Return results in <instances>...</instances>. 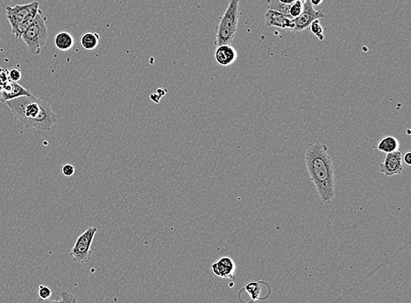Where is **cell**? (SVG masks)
<instances>
[{
    "label": "cell",
    "instance_id": "obj_10",
    "mask_svg": "<svg viewBox=\"0 0 411 303\" xmlns=\"http://www.w3.org/2000/svg\"><path fill=\"white\" fill-rule=\"evenodd\" d=\"M31 95L32 93L28 90H26L18 82L8 81L2 87V90L0 91V102L5 103L10 100Z\"/></svg>",
    "mask_w": 411,
    "mask_h": 303
},
{
    "label": "cell",
    "instance_id": "obj_25",
    "mask_svg": "<svg viewBox=\"0 0 411 303\" xmlns=\"http://www.w3.org/2000/svg\"><path fill=\"white\" fill-rule=\"evenodd\" d=\"M309 1H310V4H312L313 6H317V5H320L324 0H309Z\"/></svg>",
    "mask_w": 411,
    "mask_h": 303
},
{
    "label": "cell",
    "instance_id": "obj_9",
    "mask_svg": "<svg viewBox=\"0 0 411 303\" xmlns=\"http://www.w3.org/2000/svg\"><path fill=\"white\" fill-rule=\"evenodd\" d=\"M265 24L267 26H275L282 29L294 30V21L289 15L267 10L265 13Z\"/></svg>",
    "mask_w": 411,
    "mask_h": 303
},
{
    "label": "cell",
    "instance_id": "obj_5",
    "mask_svg": "<svg viewBox=\"0 0 411 303\" xmlns=\"http://www.w3.org/2000/svg\"><path fill=\"white\" fill-rule=\"evenodd\" d=\"M99 229L95 226L90 227L79 236L75 242L74 246L70 250V256L79 264H84L90 261L91 258V245L95 235Z\"/></svg>",
    "mask_w": 411,
    "mask_h": 303
},
{
    "label": "cell",
    "instance_id": "obj_12",
    "mask_svg": "<svg viewBox=\"0 0 411 303\" xmlns=\"http://www.w3.org/2000/svg\"><path fill=\"white\" fill-rule=\"evenodd\" d=\"M238 53L231 45H221L215 50V60L223 67H228L236 62Z\"/></svg>",
    "mask_w": 411,
    "mask_h": 303
},
{
    "label": "cell",
    "instance_id": "obj_22",
    "mask_svg": "<svg viewBox=\"0 0 411 303\" xmlns=\"http://www.w3.org/2000/svg\"><path fill=\"white\" fill-rule=\"evenodd\" d=\"M62 173L64 177H73L75 174L74 166H72L71 164L63 165L62 168Z\"/></svg>",
    "mask_w": 411,
    "mask_h": 303
},
{
    "label": "cell",
    "instance_id": "obj_4",
    "mask_svg": "<svg viewBox=\"0 0 411 303\" xmlns=\"http://www.w3.org/2000/svg\"><path fill=\"white\" fill-rule=\"evenodd\" d=\"M46 22L47 18L40 9L33 23L21 35V39L24 41L27 50L34 55L41 53V49L48 41L49 29Z\"/></svg>",
    "mask_w": 411,
    "mask_h": 303
},
{
    "label": "cell",
    "instance_id": "obj_3",
    "mask_svg": "<svg viewBox=\"0 0 411 303\" xmlns=\"http://www.w3.org/2000/svg\"><path fill=\"white\" fill-rule=\"evenodd\" d=\"M239 15V0H229L225 13L219 18L216 27L214 45H231L238 29Z\"/></svg>",
    "mask_w": 411,
    "mask_h": 303
},
{
    "label": "cell",
    "instance_id": "obj_1",
    "mask_svg": "<svg viewBox=\"0 0 411 303\" xmlns=\"http://www.w3.org/2000/svg\"><path fill=\"white\" fill-rule=\"evenodd\" d=\"M305 166L321 201L328 204L335 197L333 160L325 144L311 142L305 149Z\"/></svg>",
    "mask_w": 411,
    "mask_h": 303
},
{
    "label": "cell",
    "instance_id": "obj_17",
    "mask_svg": "<svg viewBox=\"0 0 411 303\" xmlns=\"http://www.w3.org/2000/svg\"><path fill=\"white\" fill-rule=\"evenodd\" d=\"M290 4H283L279 0H268L267 1V10L275 11L277 13L288 15Z\"/></svg>",
    "mask_w": 411,
    "mask_h": 303
},
{
    "label": "cell",
    "instance_id": "obj_23",
    "mask_svg": "<svg viewBox=\"0 0 411 303\" xmlns=\"http://www.w3.org/2000/svg\"><path fill=\"white\" fill-rule=\"evenodd\" d=\"M8 81V72H7V70L0 68V87L2 88Z\"/></svg>",
    "mask_w": 411,
    "mask_h": 303
},
{
    "label": "cell",
    "instance_id": "obj_15",
    "mask_svg": "<svg viewBox=\"0 0 411 303\" xmlns=\"http://www.w3.org/2000/svg\"><path fill=\"white\" fill-rule=\"evenodd\" d=\"M99 41H100V36H99V33L87 32V33L82 34L80 42H81V45H82L83 50H87V51H92V50H96L98 48Z\"/></svg>",
    "mask_w": 411,
    "mask_h": 303
},
{
    "label": "cell",
    "instance_id": "obj_16",
    "mask_svg": "<svg viewBox=\"0 0 411 303\" xmlns=\"http://www.w3.org/2000/svg\"><path fill=\"white\" fill-rule=\"evenodd\" d=\"M60 297L61 298L59 300H43L39 298L35 303H77V300L76 298V296L70 293L69 291L61 292Z\"/></svg>",
    "mask_w": 411,
    "mask_h": 303
},
{
    "label": "cell",
    "instance_id": "obj_6",
    "mask_svg": "<svg viewBox=\"0 0 411 303\" xmlns=\"http://www.w3.org/2000/svg\"><path fill=\"white\" fill-rule=\"evenodd\" d=\"M40 9V3L38 1H33L31 3L25 4H16L14 6H6L5 17L11 25L12 33H14L17 27L22 21L28 16L30 13Z\"/></svg>",
    "mask_w": 411,
    "mask_h": 303
},
{
    "label": "cell",
    "instance_id": "obj_18",
    "mask_svg": "<svg viewBox=\"0 0 411 303\" xmlns=\"http://www.w3.org/2000/svg\"><path fill=\"white\" fill-rule=\"evenodd\" d=\"M304 4H305L304 1L296 0V2H294L293 4H290L288 15L291 17L293 20L296 19L298 16H300L301 13H303Z\"/></svg>",
    "mask_w": 411,
    "mask_h": 303
},
{
    "label": "cell",
    "instance_id": "obj_14",
    "mask_svg": "<svg viewBox=\"0 0 411 303\" xmlns=\"http://www.w3.org/2000/svg\"><path fill=\"white\" fill-rule=\"evenodd\" d=\"M400 143L398 139L394 136H386L380 140L377 145V149L385 153H390L393 152L398 151Z\"/></svg>",
    "mask_w": 411,
    "mask_h": 303
},
{
    "label": "cell",
    "instance_id": "obj_11",
    "mask_svg": "<svg viewBox=\"0 0 411 303\" xmlns=\"http://www.w3.org/2000/svg\"><path fill=\"white\" fill-rule=\"evenodd\" d=\"M211 270L215 275L219 278H233L236 272V265L232 258L230 257H222L218 261L213 263Z\"/></svg>",
    "mask_w": 411,
    "mask_h": 303
},
{
    "label": "cell",
    "instance_id": "obj_21",
    "mask_svg": "<svg viewBox=\"0 0 411 303\" xmlns=\"http://www.w3.org/2000/svg\"><path fill=\"white\" fill-rule=\"evenodd\" d=\"M9 81L18 82L21 79V71L20 70H12L8 73Z\"/></svg>",
    "mask_w": 411,
    "mask_h": 303
},
{
    "label": "cell",
    "instance_id": "obj_13",
    "mask_svg": "<svg viewBox=\"0 0 411 303\" xmlns=\"http://www.w3.org/2000/svg\"><path fill=\"white\" fill-rule=\"evenodd\" d=\"M53 42L57 50L66 52L74 47L75 39L69 32L61 31L54 36Z\"/></svg>",
    "mask_w": 411,
    "mask_h": 303
},
{
    "label": "cell",
    "instance_id": "obj_8",
    "mask_svg": "<svg viewBox=\"0 0 411 303\" xmlns=\"http://www.w3.org/2000/svg\"><path fill=\"white\" fill-rule=\"evenodd\" d=\"M403 168V154L399 150L386 153L385 159L380 165V171L386 177L401 175Z\"/></svg>",
    "mask_w": 411,
    "mask_h": 303
},
{
    "label": "cell",
    "instance_id": "obj_19",
    "mask_svg": "<svg viewBox=\"0 0 411 303\" xmlns=\"http://www.w3.org/2000/svg\"><path fill=\"white\" fill-rule=\"evenodd\" d=\"M309 28L311 33L316 36V37L319 40V41H324L325 39V34H324V28L321 25L320 21L319 20H316L313 21L312 23L309 25Z\"/></svg>",
    "mask_w": 411,
    "mask_h": 303
},
{
    "label": "cell",
    "instance_id": "obj_20",
    "mask_svg": "<svg viewBox=\"0 0 411 303\" xmlns=\"http://www.w3.org/2000/svg\"><path fill=\"white\" fill-rule=\"evenodd\" d=\"M38 295L41 299H50L52 295V291L50 287H46L44 285H40L38 289Z\"/></svg>",
    "mask_w": 411,
    "mask_h": 303
},
{
    "label": "cell",
    "instance_id": "obj_24",
    "mask_svg": "<svg viewBox=\"0 0 411 303\" xmlns=\"http://www.w3.org/2000/svg\"><path fill=\"white\" fill-rule=\"evenodd\" d=\"M403 161L407 166H411V152L408 151L405 152V154L403 156Z\"/></svg>",
    "mask_w": 411,
    "mask_h": 303
},
{
    "label": "cell",
    "instance_id": "obj_27",
    "mask_svg": "<svg viewBox=\"0 0 411 303\" xmlns=\"http://www.w3.org/2000/svg\"><path fill=\"white\" fill-rule=\"evenodd\" d=\"M1 90H2V88H1V87H0V91H1Z\"/></svg>",
    "mask_w": 411,
    "mask_h": 303
},
{
    "label": "cell",
    "instance_id": "obj_7",
    "mask_svg": "<svg viewBox=\"0 0 411 303\" xmlns=\"http://www.w3.org/2000/svg\"><path fill=\"white\" fill-rule=\"evenodd\" d=\"M324 16H325L324 13L321 11L314 8L312 4H310L309 0H305L303 13H301L300 16L293 20L295 24V28L293 31L302 32L309 27V25L312 23L313 21L324 18Z\"/></svg>",
    "mask_w": 411,
    "mask_h": 303
},
{
    "label": "cell",
    "instance_id": "obj_2",
    "mask_svg": "<svg viewBox=\"0 0 411 303\" xmlns=\"http://www.w3.org/2000/svg\"><path fill=\"white\" fill-rule=\"evenodd\" d=\"M5 103L26 128L47 131L57 123L58 116L53 112L50 102L37 99L33 94L10 100Z\"/></svg>",
    "mask_w": 411,
    "mask_h": 303
},
{
    "label": "cell",
    "instance_id": "obj_26",
    "mask_svg": "<svg viewBox=\"0 0 411 303\" xmlns=\"http://www.w3.org/2000/svg\"><path fill=\"white\" fill-rule=\"evenodd\" d=\"M281 3L286 4H292L294 2H296V0H279Z\"/></svg>",
    "mask_w": 411,
    "mask_h": 303
}]
</instances>
